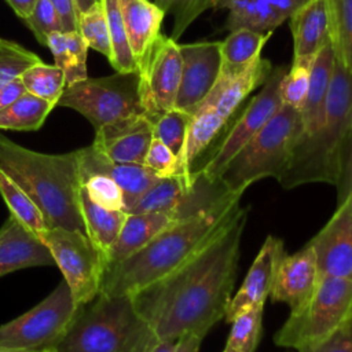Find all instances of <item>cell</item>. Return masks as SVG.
Wrapping results in <instances>:
<instances>
[{
  "label": "cell",
  "mask_w": 352,
  "mask_h": 352,
  "mask_svg": "<svg viewBox=\"0 0 352 352\" xmlns=\"http://www.w3.org/2000/svg\"><path fill=\"white\" fill-rule=\"evenodd\" d=\"M249 208L177 270L131 294L136 312L158 340L187 333L202 338L226 315L236 274Z\"/></svg>",
  "instance_id": "6da1fadb"
},
{
  "label": "cell",
  "mask_w": 352,
  "mask_h": 352,
  "mask_svg": "<svg viewBox=\"0 0 352 352\" xmlns=\"http://www.w3.org/2000/svg\"><path fill=\"white\" fill-rule=\"evenodd\" d=\"M241 195L226 192L214 204L175 221L140 250L104 270L100 294L131 296L177 270L239 213Z\"/></svg>",
  "instance_id": "7a4b0ae2"
},
{
  "label": "cell",
  "mask_w": 352,
  "mask_h": 352,
  "mask_svg": "<svg viewBox=\"0 0 352 352\" xmlns=\"http://www.w3.org/2000/svg\"><path fill=\"white\" fill-rule=\"evenodd\" d=\"M0 170L33 199L48 228L62 227L85 234L78 204L77 150L66 154L37 153L0 133Z\"/></svg>",
  "instance_id": "3957f363"
},
{
  "label": "cell",
  "mask_w": 352,
  "mask_h": 352,
  "mask_svg": "<svg viewBox=\"0 0 352 352\" xmlns=\"http://www.w3.org/2000/svg\"><path fill=\"white\" fill-rule=\"evenodd\" d=\"M352 138V73L336 60L323 120L319 128L293 150L278 179L283 188L308 183L337 184Z\"/></svg>",
  "instance_id": "277c9868"
},
{
  "label": "cell",
  "mask_w": 352,
  "mask_h": 352,
  "mask_svg": "<svg viewBox=\"0 0 352 352\" xmlns=\"http://www.w3.org/2000/svg\"><path fill=\"white\" fill-rule=\"evenodd\" d=\"M158 337L136 312L131 296L98 294L78 308L50 352H153Z\"/></svg>",
  "instance_id": "5b68a950"
},
{
  "label": "cell",
  "mask_w": 352,
  "mask_h": 352,
  "mask_svg": "<svg viewBox=\"0 0 352 352\" xmlns=\"http://www.w3.org/2000/svg\"><path fill=\"white\" fill-rule=\"evenodd\" d=\"M300 133V111L282 103L257 135L230 161L219 180L230 192L239 195L264 177L278 180L289 165Z\"/></svg>",
  "instance_id": "8992f818"
},
{
  "label": "cell",
  "mask_w": 352,
  "mask_h": 352,
  "mask_svg": "<svg viewBox=\"0 0 352 352\" xmlns=\"http://www.w3.org/2000/svg\"><path fill=\"white\" fill-rule=\"evenodd\" d=\"M352 320V279L319 278L312 294L290 311L275 333L279 346L302 349L315 346Z\"/></svg>",
  "instance_id": "52a82bcc"
},
{
  "label": "cell",
  "mask_w": 352,
  "mask_h": 352,
  "mask_svg": "<svg viewBox=\"0 0 352 352\" xmlns=\"http://www.w3.org/2000/svg\"><path fill=\"white\" fill-rule=\"evenodd\" d=\"M56 106L82 114L95 131L120 120L144 114L139 96L138 73H118L66 85ZM146 116V114H144Z\"/></svg>",
  "instance_id": "ba28073f"
},
{
  "label": "cell",
  "mask_w": 352,
  "mask_h": 352,
  "mask_svg": "<svg viewBox=\"0 0 352 352\" xmlns=\"http://www.w3.org/2000/svg\"><path fill=\"white\" fill-rule=\"evenodd\" d=\"M78 307L63 279L43 301L0 326V348L10 351H51L72 324Z\"/></svg>",
  "instance_id": "9c48e42d"
},
{
  "label": "cell",
  "mask_w": 352,
  "mask_h": 352,
  "mask_svg": "<svg viewBox=\"0 0 352 352\" xmlns=\"http://www.w3.org/2000/svg\"><path fill=\"white\" fill-rule=\"evenodd\" d=\"M63 274L73 300L80 308L100 292L106 258L87 234L77 230L51 227L40 238Z\"/></svg>",
  "instance_id": "30bf717a"
},
{
  "label": "cell",
  "mask_w": 352,
  "mask_h": 352,
  "mask_svg": "<svg viewBox=\"0 0 352 352\" xmlns=\"http://www.w3.org/2000/svg\"><path fill=\"white\" fill-rule=\"evenodd\" d=\"M289 67L272 69L260 92L253 96L241 117L228 131L217 150L199 168L195 169L210 182H217L230 161L257 135L267 121L282 106L280 85Z\"/></svg>",
  "instance_id": "8fae6325"
},
{
  "label": "cell",
  "mask_w": 352,
  "mask_h": 352,
  "mask_svg": "<svg viewBox=\"0 0 352 352\" xmlns=\"http://www.w3.org/2000/svg\"><path fill=\"white\" fill-rule=\"evenodd\" d=\"M139 96L146 117L154 122L175 107L180 76L182 56L179 44L170 36L161 34L150 54L138 67Z\"/></svg>",
  "instance_id": "7c38bea8"
},
{
  "label": "cell",
  "mask_w": 352,
  "mask_h": 352,
  "mask_svg": "<svg viewBox=\"0 0 352 352\" xmlns=\"http://www.w3.org/2000/svg\"><path fill=\"white\" fill-rule=\"evenodd\" d=\"M182 76L175 107L192 114L214 87L221 66L220 41L179 44Z\"/></svg>",
  "instance_id": "4fadbf2b"
},
{
  "label": "cell",
  "mask_w": 352,
  "mask_h": 352,
  "mask_svg": "<svg viewBox=\"0 0 352 352\" xmlns=\"http://www.w3.org/2000/svg\"><path fill=\"white\" fill-rule=\"evenodd\" d=\"M308 242L316 257L319 278L352 279V210L346 199Z\"/></svg>",
  "instance_id": "5bb4252c"
},
{
  "label": "cell",
  "mask_w": 352,
  "mask_h": 352,
  "mask_svg": "<svg viewBox=\"0 0 352 352\" xmlns=\"http://www.w3.org/2000/svg\"><path fill=\"white\" fill-rule=\"evenodd\" d=\"M286 254L283 241L274 235H268L263 242L253 264L250 265L241 287L231 297L226 320L232 322L238 315L253 307H264L267 297L271 294L278 267Z\"/></svg>",
  "instance_id": "9a60e30c"
},
{
  "label": "cell",
  "mask_w": 352,
  "mask_h": 352,
  "mask_svg": "<svg viewBox=\"0 0 352 352\" xmlns=\"http://www.w3.org/2000/svg\"><path fill=\"white\" fill-rule=\"evenodd\" d=\"M80 182L92 175H104L113 179L124 194L125 212L160 179L143 164H120L107 158L94 144L77 150Z\"/></svg>",
  "instance_id": "2e32d148"
},
{
  "label": "cell",
  "mask_w": 352,
  "mask_h": 352,
  "mask_svg": "<svg viewBox=\"0 0 352 352\" xmlns=\"http://www.w3.org/2000/svg\"><path fill=\"white\" fill-rule=\"evenodd\" d=\"M151 140L153 122L139 114L95 131L92 144L114 162L143 164Z\"/></svg>",
  "instance_id": "e0dca14e"
},
{
  "label": "cell",
  "mask_w": 352,
  "mask_h": 352,
  "mask_svg": "<svg viewBox=\"0 0 352 352\" xmlns=\"http://www.w3.org/2000/svg\"><path fill=\"white\" fill-rule=\"evenodd\" d=\"M287 21L293 36V60L290 66L311 70L318 54L330 43L326 0H307Z\"/></svg>",
  "instance_id": "ac0fdd59"
},
{
  "label": "cell",
  "mask_w": 352,
  "mask_h": 352,
  "mask_svg": "<svg viewBox=\"0 0 352 352\" xmlns=\"http://www.w3.org/2000/svg\"><path fill=\"white\" fill-rule=\"evenodd\" d=\"M271 36L272 32L260 33L248 28L231 30L230 34L220 41L221 66L219 78L209 95L201 102L195 111L210 107L212 102L227 87V84L239 76L261 54L263 47L271 38Z\"/></svg>",
  "instance_id": "d6986e66"
},
{
  "label": "cell",
  "mask_w": 352,
  "mask_h": 352,
  "mask_svg": "<svg viewBox=\"0 0 352 352\" xmlns=\"http://www.w3.org/2000/svg\"><path fill=\"white\" fill-rule=\"evenodd\" d=\"M318 280L319 272L315 252L307 243L294 254L283 256L270 296L272 301L287 304L292 311L312 294Z\"/></svg>",
  "instance_id": "ffe728a7"
},
{
  "label": "cell",
  "mask_w": 352,
  "mask_h": 352,
  "mask_svg": "<svg viewBox=\"0 0 352 352\" xmlns=\"http://www.w3.org/2000/svg\"><path fill=\"white\" fill-rule=\"evenodd\" d=\"M307 0H214L213 10H226L228 32L248 28L260 33L274 32Z\"/></svg>",
  "instance_id": "44dd1931"
},
{
  "label": "cell",
  "mask_w": 352,
  "mask_h": 352,
  "mask_svg": "<svg viewBox=\"0 0 352 352\" xmlns=\"http://www.w3.org/2000/svg\"><path fill=\"white\" fill-rule=\"evenodd\" d=\"M55 265L47 245L14 216L0 228V278L28 268Z\"/></svg>",
  "instance_id": "7402d4cb"
},
{
  "label": "cell",
  "mask_w": 352,
  "mask_h": 352,
  "mask_svg": "<svg viewBox=\"0 0 352 352\" xmlns=\"http://www.w3.org/2000/svg\"><path fill=\"white\" fill-rule=\"evenodd\" d=\"M128 43L139 67L161 33L164 11L150 0H118Z\"/></svg>",
  "instance_id": "603a6c76"
},
{
  "label": "cell",
  "mask_w": 352,
  "mask_h": 352,
  "mask_svg": "<svg viewBox=\"0 0 352 352\" xmlns=\"http://www.w3.org/2000/svg\"><path fill=\"white\" fill-rule=\"evenodd\" d=\"M334 66L336 58L331 44L329 43L318 54L309 70L308 91L305 95L304 104L300 110L301 133L298 142L309 138L319 128L323 120L324 106L334 74Z\"/></svg>",
  "instance_id": "cb8c5ba5"
},
{
  "label": "cell",
  "mask_w": 352,
  "mask_h": 352,
  "mask_svg": "<svg viewBox=\"0 0 352 352\" xmlns=\"http://www.w3.org/2000/svg\"><path fill=\"white\" fill-rule=\"evenodd\" d=\"M175 221L179 220L165 213H126L121 231L109 252L107 267L140 250Z\"/></svg>",
  "instance_id": "d4e9b609"
},
{
  "label": "cell",
  "mask_w": 352,
  "mask_h": 352,
  "mask_svg": "<svg viewBox=\"0 0 352 352\" xmlns=\"http://www.w3.org/2000/svg\"><path fill=\"white\" fill-rule=\"evenodd\" d=\"M78 204L85 227V234L91 239V242L100 250V253L106 258L107 267L109 252L121 231V227L126 217V212L111 210L96 205L89 199L82 186L80 187Z\"/></svg>",
  "instance_id": "484cf974"
},
{
  "label": "cell",
  "mask_w": 352,
  "mask_h": 352,
  "mask_svg": "<svg viewBox=\"0 0 352 352\" xmlns=\"http://www.w3.org/2000/svg\"><path fill=\"white\" fill-rule=\"evenodd\" d=\"M272 72V63L258 55L239 76H236L216 96L210 107L226 121L234 114L243 99L258 85H263ZM209 109V107H208Z\"/></svg>",
  "instance_id": "4316f807"
},
{
  "label": "cell",
  "mask_w": 352,
  "mask_h": 352,
  "mask_svg": "<svg viewBox=\"0 0 352 352\" xmlns=\"http://www.w3.org/2000/svg\"><path fill=\"white\" fill-rule=\"evenodd\" d=\"M45 45L51 50L55 65L63 70L66 85L88 77V44L80 32H52Z\"/></svg>",
  "instance_id": "83f0119b"
},
{
  "label": "cell",
  "mask_w": 352,
  "mask_h": 352,
  "mask_svg": "<svg viewBox=\"0 0 352 352\" xmlns=\"http://www.w3.org/2000/svg\"><path fill=\"white\" fill-rule=\"evenodd\" d=\"M227 121L212 107L198 110L192 114L187 129L184 146L180 154V166L184 173L192 172V164L213 142Z\"/></svg>",
  "instance_id": "f1b7e54d"
},
{
  "label": "cell",
  "mask_w": 352,
  "mask_h": 352,
  "mask_svg": "<svg viewBox=\"0 0 352 352\" xmlns=\"http://www.w3.org/2000/svg\"><path fill=\"white\" fill-rule=\"evenodd\" d=\"M54 107V103L26 91L14 103L0 110V129L37 131Z\"/></svg>",
  "instance_id": "f546056e"
},
{
  "label": "cell",
  "mask_w": 352,
  "mask_h": 352,
  "mask_svg": "<svg viewBox=\"0 0 352 352\" xmlns=\"http://www.w3.org/2000/svg\"><path fill=\"white\" fill-rule=\"evenodd\" d=\"M326 4L334 58L352 73V0H326Z\"/></svg>",
  "instance_id": "4dcf8cb0"
},
{
  "label": "cell",
  "mask_w": 352,
  "mask_h": 352,
  "mask_svg": "<svg viewBox=\"0 0 352 352\" xmlns=\"http://www.w3.org/2000/svg\"><path fill=\"white\" fill-rule=\"evenodd\" d=\"M0 195L10 209V214L34 235L41 238L44 231L48 228L41 210L33 202V199L3 170H0Z\"/></svg>",
  "instance_id": "1f68e13d"
},
{
  "label": "cell",
  "mask_w": 352,
  "mask_h": 352,
  "mask_svg": "<svg viewBox=\"0 0 352 352\" xmlns=\"http://www.w3.org/2000/svg\"><path fill=\"white\" fill-rule=\"evenodd\" d=\"M102 4L106 12L111 45V58L109 59L110 65L118 73H138V66L128 43L118 0H102Z\"/></svg>",
  "instance_id": "d6a6232c"
},
{
  "label": "cell",
  "mask_w": 352,
  "mask_h": 352,
  "mask_svg": "<svg viewBox=\"0 0 352 352\" xmlns=\"http://www.w3.org/2000/svg\"><path fill=\"white\" fill-rule=\"evenodd\" d=\"M21 80L29 94L45 99L56 106L65 87L66 77L56 65L38 63L22 73Z\"/></svg>",
  "instance_id": "836d02e7"
},
{
  "label": "cell",
  "mask_w": 352,
  "mask_h": 352,
  "mask_svg": "<svg viewBox=\"0 0 352 352\" xmlns=\"http://www.w3.org/2000/svg\"><path fill=\"white\" fill-rule=\"evenodd\" d=\"M223 352H254L263 329V307H253L238 315L232 322Z\"/></svg>",
  "instance_id": "e575fe53"
},
{
  "label": "cell",
  "mask_w": 352,
  "mask_h": 352,
  "mask_svg": "<svg viewBox=\"0 0 352 352\" xmlns=\"http://www.w3.org/2000/svg\"><path fill=\"white\" fill-rule=\"evenodd\" d=\"M78 32L87 41L88 47L100 52L107 59L111 58L109 28L102 0L78 14Z\"/></svg>",
  "instance_id": "d590c367"
},
{
  "label": "cell",
  "mask_w": 352,
  "mask_h": 352,
  "mask_svg": "<svg viewBox=\"0 0 352 352\" xmlns=\"http://www.w3.org/2000/svg\"><path fill=\"white\" fill-rule=\"evenodd\" d=\"M191 118L192 114L173 107L153 122V138L161 140L177 158H180Z\"/></svg>",
  "instance_id": "8d00e7d4"
},
{
  "label": "cell",
  "mask_w": 352,
  "mask_h": 352,
  "mask_svg": "<svg viewBox=\"0 0 352 352\" xmlns=\"http://www.w3.org/2000/svg\"><path fill=\"white\" fill-rule=\"evenodd\" d=\"M38 63L41 59L34 52L0 37V88Z\"/></svg>",
  "instance_id": "74e56055"
},
{
  "label": "cell",
  "mask_w": 352,
  "mask_h": 352,
  "mask_svg": "<svg viewBox=\"0 0 352 352\" xmlns=\"http://www.w3.org/2000/svg\"><path fill=\"white\" fill-rule=\"evenodd\" d=\"M154 3L165 15H172L173 26L170 37L177 41L201 14L213 8L214 0H154Z\"/></svg>",
  "instance_id": "f35d334b"
},
{
  "label": "cell",
  "mask_w": 352,
  "mask_h": 352,
  "mask_svg": "<svg viewBox=\"0 0 352 352\" xmlns=\"http://www.w3.org/2000/svg\"><path fill=\"white\" fill-rule=\"evenodd\" d=\"M81 186L89 199L96 205L111 210H125L122 190L113 179L104 175H92L87 177Z\"/></svg>",
  "instance_id": "ab89813d"
},
{
  "label": "cell",
  "mask_w": 352,
  "mask_h": 352,
  "mask_svg": "<svg viewBox=\"0 0 352 352\" xmlns=\"http://www.w3.org/2000/svg\"><path fill=\"white\" fill-rule=\"evenodd\" d=\"M22 21L43 45L47 44V38L52 32H65L60 16L51 0H38L33 12Z\"/></svg>",
  "instance_id": "60d3db41"
},
{
  "label": "cell",
  "mask_w": 352,
  "mask_h": 352,
  "mask_svg": "<svg viewBox=\"0 0 352 352\" xmlns=\"http://www.w3.org/2000/svg\"><path fill=\"white\" fill-rule=\"evenodd\" d=\"M143 165H146L158 177H168V176H175V175H188V173L183 172L179 158L170 151V148L155 138H153V140L148 146Z\"/></svg>",
  "instance_id": "b9f144b4"
},
{
  "label": "cell",
  "mask_w": 352,
  "mask_h": 352,
  "mask_svg": "<svg viewBox=\"0 0 352 352\" xmlns=\"http://www.w3.org/2000/svg\"><path fill=\"white\" fill-rule=\"evenodd\" d=\"M309 70L305 67L290 66L282 80L280 98L282 103L287 104L296 110H301L305 95L308 91Z\"/></svg>",
  "instance_id": "7bdbcfd3"
},
{
  "label": "cell",
  "mask_w": 352,
  "mask_h": 352,
  "mask_svg": "<svg viewBox=\"0 0 352 352\" xmlns=\"http://www.w3.org/2000/svg\"><path fill=\"white\" fill-rule=\"evenodd\" d=\"M298 352H352V320L326 341L315 346L298 349Z\"/></svg>",
  "instance_id": "ee69618b"
},
{
  "label": "cell",
  "mask_w": 352,
  "mask_h": 352,
  "mask_svg": "<svg viewBox=\"0 0 352 352\" xmlns=\"http://www.w3.org/2000/svg\"><path fill=\"white\" fill-rule=\"evenodd\" d=\"M202 340V337L192 333H187L176 338L158 340L153 352H198Z\"/></svg>",
  "instance_id": "f6af8a7d"
},
{
  "label": "cell",
  "mask_w": 352,
  "mask_h": 352,
  "mask_svg": "<svg viewBox=\"0 0 352 352\" xmlns=\"http://www.w3.org/2000/svg\"><path fill=\"white\" fill-rule=\"evenodd\" d=\"M336 186L338 187V202L346 199L352 210V138L349 140L342 162L341 175Z\"/></svg>",
  "instance_id": "bcb514c9"
},
{
  "label": "cell",
  "mask_w": 352,
  "mask_h": 352,
  "mask_svg": "<svg viewBox=\"0 0 352 352\" xmlns=\"http://www.w3.org/2000/svg\"><path fill=\"white\" fill-rule=\"evenodd\" d=\"M58 11L65 32H78V11L74 0H51Z\"/></svg>",
  "instance_id": "7dc6e473"
},
{
  "label": "cell",
  "mask_w": 352,
  "mask_h": 352,
  "mask_svg": "<svg viewBox=\"0 0 352 352\" xmlns=\"http://www.w3.org/2000/svg\"><path fill=\"white\" fill-rule=\"evenodd\" d=\"M26 92V88L21 80V77L12 80L0 88V110L6 109L11 103H14L19 96Z\"/></svg>",
  "instance_id": "c3c4849f"
},
{
  "label": "cell",
  "mask_w": 352,
  "mask_h": 352,
  "mask_svg": "<svg viewBox=\"0 0 352 352\" xmlns=\"http://www.w3.org/2000/svg\"><path fill=\"white\" fill-rule=\"evenodd\" d=\"M37 1H38V0H7V3L12 7V10L15 11V14H16L21 19L28 18V16L33 12V10H34Z\"/></svg>",
  "instance_id": "681fc988"
},
{
  "label": "cell",
  "mask_w": 352,
  "mask_h": 352,
  "mask_svg": "<svg viewBox=\"0 0 352 352\" xmlns=\"http://www.w3.org/2000/svg\"><path fill=\"white\" fill-rule=\"evenodd\" d=\"M98 1H100V0H74L78 14H80V12H84L85 10H88L91 6H94V4L98 3Z\"/></svg>",
  "instance_id": "f907efd6"
},
{
  "label": "cell",
  "mask_w": 352,
  "mask_h": 352,
  "mask_svg": "<svg viewBox=\"0 0 352 352\" xmlns=\"http://www.w3.org/2000/svg\"><path fill=\"white\" fill-rule=\"evenodd\" d=\"M0 352H50V351H10V349H1L0 348Z\"/></svg>",
  "instance_id": "816d5d0a"
}]
</instances>
